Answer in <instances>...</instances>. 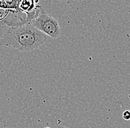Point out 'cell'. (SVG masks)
Instances as JSON below:
<instances>
[{"label": "cell", "mask_w": 130, "mask_h": 128, "mask_svg": "<svg viewBox=\"0 0 130 128\" xmlns=\"http://www.w3.org/2000/svg\"><path fill=\"white\" fill-rule=\"evenodd\" d=\"M47 39L45 34L30 23L11 26L0 36V47L6 46L22 52L32 51L41 46Z\"/></svg>", "instance_id": "6da1fadb"}, {"label": "cell", "mask_w": 130, "mask_h": 128, "mask_svg": "<svg viewBox=\"0 0 130 128\" xmlns=\"http://www.w3.org/2000/svg\"><path fill=\"white\" fill-rule=\"evenodd\" d=\"M36 0H19V8L21 12L26 15L27 23H30L39 13L42 8L39 5H36Z\"/></svg>", "instance_id": "3957f363"}, {"label": "cell", "mask_w": 130, "mask_h": 128, "mask_svg": "<svg viewBox=\"0 0 130 128\" xmlns=\"http://www.w3.org/2000/svg\"><path fill=\"white\" fill-rule=\"evenodd\" d=\"M36 1H38V0H36Z\"/></svg>", "instance_id": "52a82bcc"}, {"label": "cell", "mask_w": 130, "mask_h": 128, "mask_svg": "<svg viewBox=\"0 0 130 128\" xmlns=\"http://www.w3.org/2000/svg\"><path fill=\"white\" fill-rule=\"evenodd\" d=\"M122 116L123 118V119L125 120H130V111L129 110H125L123 112Z\"/></svg>", "instance_id": "277c9868"}, {"label": "cell", "mask_w": 130, "mask_h": 128, "mask_svg": "<svg viewBox=\"0 0 130 128\" xmlns=\"http://www.w3.org/2000/svg\"><path fill=\"white\" fill-rule=\"evenodd\" d=\"M44 128H50V127H44Z\"/></svg>", "instance_id": "8992f818"}, {"label": "cell", "mask_w": 130, "mask_h": 128, "mask_svg": "<svg viewBox=\"0 0 130 128\" xmlns=\"http://www.w3.org/2000/svg\"><path fill=\"white\" fill-rule=\"evenodd\" d=\"M56 128H69V127H61V126H58V127Z\"/></svg>", "instance_id": "5b68a950"}, {"label": "cell", "mask_w": 130, "mask_h": 128, "mask_svg": "<svg viewBox=\"0 0 130 128\" xmlns=\"http://www.w3.org/2000/svg\"><path fill=\"white\" fill-rule=\"evenodd\" d=\"M30 23L36 29L52 39H57L61 35V31L58 21L42 10Z\"/></svg>", "instance_id": "7a4b0ae2"}]
</instances>
